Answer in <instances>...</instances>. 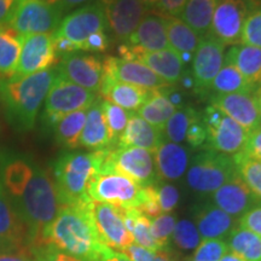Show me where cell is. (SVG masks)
I'll return each mask as SVG.
<instances>
[{
	"label": "cell",
	"mask_w": 261,
	"mask_h": 261,
	"mask_svg": "<svg viewBox=\"0 0 261 261\" xmlns=\"http://www.w3.org/2000/svg\"><path fill=\"white\" fill-rule=\"evenodd\" d=\"M91 205L92 200L61 205L56 218L42 232L40 244L52 246L83 261H97L104 244L98 240Z\"/></svg>",
	"instance_id": "6da1fadb"
},
{
	"label": "cell",
	"mask_w": 261,
	"mask_h": 261,
	"mask_svg": "<svg viewBox=\"0 0 261 261\" xmlns=\"http://www.w3.org/2000/svg\"><path fill=\"white\" fill-rule=\"evenodd\" d=\"M57 75L56 69H46L0 79V103L10 126L18 132H27L35 126L39 110Z\"/></svg>",
	"instance_id": "7a4b0ae2"
},
{
	"label": "cell",
	"mask_w": 261,
	"mask_h": 261,
	"mask_svg": "<svg viewBox=\"0 0 261 261\" xmlns=\"http://www.w3.org/2000/svg\"><path fill=\"white\" fill-rule=\"evenodd\" d=\"M12 204L27 231V246H39L42 232L54 221L61 208L55 182L50 175L34 166L27 188L19 197L12 200Z\"/></svg>",
	"instance_id": "3957f363"
},
{
	"label": "cell",
	"mask_w": 261,
	"mask_h": 261,
	"mask_svg": "<svg viewBox=\"0 0 261 261\" xmlns=\"http://www.w3.org/2000/svg\"><path fill=\"white\" fill-rule=\"evenodd\" d=\"M97 172L96 152H64L54 163L55 188L61 205L89 201V182Z\"/></svg>",
	"instance_id": "277c9868"
},
{
	"label": "cell",
	"mask_w": 261,
	"mask_h": 261,
	"mask_svg": "<svg viewBox=\"0 0 261 261\" xmlns=\"http://www.w3.org/2000/svg\"><path fill=\"white\" fill-rule=\"evenodd\" d=\"M96 173H119L126 175L142 188L160 181L154 154L139 148H108L97 150Z\"/></svg>",
	"instance_id": "5b68a950"
},
{
	"label": "cell",
	"mask_w": 261,
	"mask_h": 261,
	"mask_svg": "<svg viewBox=\"0 0 261 261\" xmlns=\"http://www.w3.org/2000/svg\"><path fill=\"white\" fill-rule=\"evenodd\" d=\"M236 174L232 156L203 149L194 158L187 179L194 191L213 194Z\"/></svg>",
	"instance_id": "8992f818"
},
{
	"label": "cell",
	"mask_w": 261,
	"mask_h": 261,
	"mask_svg": "<svg viewBox=\"0 0 261 261\" xmlns=\"http://www.w3.org/2000/svg\"><path fill=\"white\" fill-rule=\"evenodd\" d=\"M96 100V93L57 75L45 98L42 123L52 128L61 117L77 110H87Z\"/></svg>",
	"instance_id": "52a82bcc"
},
{
	"label": "cell",
	"mask_w": 261,
	"mask_h": 261,
	"mask_svg": "<svg viewBox=\"0 0 261 261\" xmlns=\"http://www.w3.org/2000/svg\"><path fill=\"white\" fill-rule=\"evenodd\" d=\"M202 121L207 130L204 149L228 156L243 151L249 132L240 123L212 106L205 108Z\"/></svg>",
	"instance_id": "ba28073f"
},
{
	"label": "cell",
	"mask_w": 261,
	"mask_h": 261,
	"mask_svg": "<svg viewBox=\"0 0 261 261\" xmlns=\"http://www.w3.org/2000/svg\"><path fill=\"white\" fill-rule=\"evenodd\" d=\"M143 188L135 180L119 173H94L87 194L94 202H103L120 208H137L142 201Z\"/></svg>",
	"instance_id": "9c48e42d"
},
{
	"label": "cell",
	"mask_w": 261,
	"mask_h": 261,
	"mask_svg": "<svg viewBox=\"0 0 261 261\" xmlns=\"http://www.w3.org/2000/svg\"><path fill=\"white\" fill-rule=\"evenodd\" d=\"M62 18L63 14L46 0H19L6 25L24 38L33 34H52Z\"/></svg>",
	"instance_id": "30bf717a"
},
{
	"label": "cell",
	"mask_w": 261,
	"mask_h": 261,
	"mask_svg": "<svg viewBox=\"0 0 261 261\" xmlns=\"http://www.w3.org/2000/svg\"><path fill=\"white\" fill-rule=\"evenodd\" d=\"M107 29V18L102 3L100 0H94L62 18L52 35L68 39L74 42L80 51V46L87 38L94 33L106 32Z\"/></svg>",
	"instance_id": "8fae6325"
},
{
	"label": "cell",
	"mask_w": 261,
	"mask_h": 261,
	"mask_svg": "<svg viewBox=\"0 0 261 261\" xmlns=\"http://www.w3.org/2000/svg\"><path fill=\"white\" fill-rule=\"evenodd\" d=\"M249 14L244 0H219L207 37L225 45L241 44V34Z\"/></svg>",
	"instance_id": "7c38bea8"
},
{
	"label": "cell",
	"mask_w": 261,
	"mask_h": 261,
	"mask_svg": "<svg viewBox=\"0 0 261 261\" xmlns=\"http://www.w3.org/2000/svg\"><path fill=\"white\" fill-rule=\"evenodd\" d=\"M107 18L108 29L116 40L128 41L149 8L140 0H100Z\"/></svg>",
	"instance_id": "4fadbf2b"
},
{
	"label": "cell",
	"mask_w": 261,
	"mask_h": 261,
	"mask_svg": "<svg viewBox=\"0 0 261 261\" xmlns=\"http://www.w3.org/2000/svg\"><path fill=\"white\" fill-rule=\"evenodd\" d=\"M225 60V45L213 38L201 39L192 58V79L194 90L198 94L208 93L212 84Z\"/></svg>",
	"instance_id": "5bb4252c"
},
{
	"label": "cell",
	"mask_w": 261,
	"mask_h": 261,
	"mask_svg": "<svg viewBox=\"0 0 261 261\" xmlns=\"http://www.w3.org/2000/svg\"><path fill=\"white\" fill-rule=\"evenodd\" d=\"M91 211L100 243L120 252L135 243L133 237L123 224L119 208L109 203L92 201Z\"/></svg>",
	"instance_id": "9a60e30c"
},
{
	"label": "cell",
	"mask_w": 261,
	"mask_h": 261,
	"mask_svg": "<svg viewBox=\"0 0 261 261\" xmlns=\"http://www.w3.org/2000/svg\"><path fill=\"white\" fill-rule=\"evenodd\" d=\"M57 73L65 80L77 86L99 93L103 80V63L92 55L74 54L63 56L58 62Z\"/></svg>",
	"instance_id": "2e32d148"
},
{
	"label": "cell",
	"mask_w": 261,
	"mask_h": 261,
	"mask_svg": "<svg viewBox=\"0 0 261 261\" xmlns=\"http://www.w3.org/2000/svg\"><path fill=\"white\" fill-rule=\"evenodd\" d=\"M60 57L55 50L52 34H33L23 38L21 55L15 75H29L50 69L58 64Z\"/></svg>",
	"instance_id": "e0dca14e"
},
{
	"label": "cell",
	"mask_w": 261,
	"mask_h": 261,
	"mask_svg": "<svg viewBox=\"0 0 261 261\" xmlns=\"http://www.w3.org/2000/svg\"><path fill=\"white\" fill-rule=\"evenodd\" d=\"M211 106L240 123L249 133L261 127V113L255 92L213 94Z\"/></svg>",
	"instance_id": "ac0fdd59"
},
{
	"label": "cell",
	"mask_w": 261,
	"mask_h": 261,
	"mask_svg": "<svg viewBox=\"0 0 261 261\" xmlns=\"http://www.w3.org/2000/svg\"><path fill=\"white\" fill-rule=\"evenodd\" d=\"M104 74L120 83L133 85L146 90H165L171 85L161 79L150 68L139 61H126L117 57H107L103 62Z\"/></svg>",
	"instance_id": "d6986e66"
},
{
	"label": "cell",
	"mask_w": 261,
	"mask_h": 261,
	"mask_svg": "<svg viewBox=\"0 0 261 261\" xmlns=\"http://www.w3.org/2000/svg\"><path fill=\"white\" fill-rule=\"evenodd\" d=\"M212 202L233 218L242 217L248 211L260 204L238 174L212 194Z\"/></svg>",
	"instance_id": "ffe728a7"
},
{
	"label": "cell",
	"mask_w": 261,
	"mask_h": 261,
	"mask_svg": "<svg viewBox=\"0 0 261 261\" xmlns=\"http://www.w3.org/2000/svg\"><path fill=\"white\" fill-rule=\"evenodd\" d=\"M99 93L104 100L116 104L127 112L136 113L149 99L152 90H146L129 84L120 83L109 75L103 74Z\"/></svg>",
	"instance_id": "44dd1931"
},
{
	"label": "cell",
	"mask_w": 261,
	"mask_h": 261,
	"mask_svg": "<svg viewBox=\"0 0 261 261\" xmlns=\"http://www.w3.org/2000/svg\"><path fill=\"white\" fill-rule=\"evenodd\" d=\"M162 142V130L150 125L137 113H130L126 128L117 142V146L144 149L151 154H155Z\"/></svg>",
	"instance_id": "7402d4cb"
},
{
	"label": "cell",
	"mask_w": 261,
	"mask_h": 261,
	"mask_svg": "<svg viewBox=\"0 0 261 261\" xmlns=\"http://www.w3.org/2000/svg\"><path fill=\"white\" fill-rule=\"evenodd\" d=\"M126 44L144 52H155L168 48L166 17L159 14L146 15Z\"/></svg>",
	"instance_id": "603a6c76"
},
{
	"label": "cell",
	"mask_w": 261,
	"mask_h": 261,
	"mask_svg": "<svg viewBox=\"0 0 261 261\" xmlns=\"http://www.w3.org/2000/svg\"><path fill=\"white\" fill-rule=\"evenodd\" d=\"M196 225L201 240H224L236 226L233 217L225 213L213 203L197 207L195 213Z\"/></svg>",
	"instance_id": "cb8c5ba5"
},
{
	"label": "cell",
	"mask_w": 261,
	"mask_h": 261,
	"mask_svg": "<svg viewBox=\"0 0 261 261\" xmlns=\"http://www.w3.org/2000/svg\"><path fill=\"white\" fill-rule=\"evenodd\" d=\"M136 61L145 64L171 86L180 83L184 75V63L171 47L155 52H140Z\"/></svg>",
	"instance_id": "d4e9b609"
},
{
	"label": "cell",
	"mask_w": 261,
	"mask_h": 261,
	"mask_svg": "<svg viewBox=\"0 0 261 261\" xmlns=\"http://www.w3.org/2000/svg\"><path fill=\"white\" fill-rule=\"evenodd\" d=\"M154 160L159 178L167 180L180 178L189 165L187 150L179 144L165 140L155 151Z\"/></svg>",
	"instance_id": "484cf974"
},
{
	"label": "cell",
	"mask_w": 261,
	"mask_h": 261,
	"mask_svg": "<svg viewBox=\"0 0 261 261\" xmlns=\"http://www.w3.org/2000/svg\"><path fill=\"white\" fill-rule=\"evenodd\" d=\"M80 145L92 151L113 148L100 100L97 99L87 109L86 121L80 137Z\"/></svg>",
	"instance_id": "4316f807"
},
{
	"label": "cell",
	"mask_w": 261,
	"mask_h": 261,
	"mask_svg": "<svg viewBox=\"0 0 261 261\" xmlns=\"http://www.w3.org/2000/svg\"><path fill=\"white\" fill-rule=\"evenodd\" d=\"M225 62L233 65L254 90L256 91L261 86V48L233 45L227 51Z\"/></svg>",
	"instance_id": "83f0119b"
},
{
	"label": "cell",
	"mask_w": 261,
	"mask_h": 261,
	"mask_svg": "<svg viewBox=\"0 0 261 261\" xmlns=\"http://www.w3.org/2000/svg\"><path fill=\"white\" fill-rule=\"evenodd\" d=\"M0 236L15 244L19 250L24 252V246H27V231L2 180H0Z\"/></svg>",
	"instance_id": "f1b7e54d"
},
{
	"label": "cell",
	"mask_w": 261,
	"mask_h": 261,
	"mask_svg": "<svg viewBox=\"0 0 261 261\" xmlns=\"http://www.w3.org/2000/svg\"><path fill=\"white\" fill-rule=\"evenodd\" d=\"M166 32L169 47L180 56L182 63H190L201 41L200 35L177 17H166Z\"/></svg>",
	"instance_id": "f546056e"
},
{
	"label": "cell",
	"mask_w": 261,
	"mask_h": 261,
	"mask_svg": "<svg viewBox=\"0 0 261 261\" xmlns=\"http://www.w3.org/2000/svg\"><path fill=\"white\" fill-rule=\"evenodd\" d=\"M120 210V208H119ZM123 224L133 237V242L152 252H165L151 233L150 218L137 208L120 210ZM166 253V252H165Z\"/></svg>",
	"instance_id": "4dcf8cb0"
},
{
	"label": "cell",
	"mask_w": 261,
	"mask_h": 261,
	"mask_svg": "<svg viewBox=\"0 0 261 261\" xmlns=\"http://www.w3.org/2000/svg\"><path fill=\"white\" fill-rule=\"evenodd\" d=\"M34 166L27 160L21 158H10L3 165L0 180L4 185L6 192L14 198L23 194L33 175Z\"/></svg>",
	"instance_id": "1f68e13d"
},
{
	"label": "cell",
	"mask_w": 261,
	"mask_h": 261,
	"mask_svg": "<svg viewBox=\"0 0 261 261\" xmlns=\"http://www.w3.org/2000/svg\"><path fill=\"white\" fill-rule=\"evenodd\" d=\"M175 110H177V108L173 106L171 100L168 99L165 89V91H152L149 99L136 113L150 125L156 127L160 130H163L169 117L174 114Z\"/></svg>",
	"instance_id": "d6a6232c"
},
{
	"label": "cell",
	"mask_w": 261,
	"mask_h": 261,
	"mask_svg": "<svg viewBox=\"0 0 261 261\" xmlns=\"http://www.w3.org/2000/svg\"><path fill=\"white\" fill-rule=\"evenodd\" d=\"M219 0H188L180 19L198 35H207Z\"/></svg>",
	"instance_id": "836d02e7"
},
{
	"label": "cell",
	"mask_w": 261,
	"mask_h": 261,
	"mask_svg": "<svg viewBox=\"0 0 261 261\" xmlns=\"http://www.w3.org/2000/svg\"><path fill=\"white\" fill-rule=\"evenodd\" d=\"M23 38L10 29L0 27V76H14L17 69Z\"/></svg>",
	"instance_id": "e575fe53"
},
{
	"label": "cell",
	"mask_w": 261,
	"mask_h": 261,
	"mask_svg": "<svg viewBox=\"0 0 261 261\" xmlns=\"http://www.w3.org/2000/svg\"><path fill=\"white\" fill-rule=\"evenodd\" d=\"M87 110H77L61 117L52 128L55 138L65 149H76L80 146V137L86 121Z\"/></svg>",
	"instance_id": "d590c367"
},
{
	"label": "cell",
	"mask_w": 261,
	"mask_h": 261,
	"mask_svg": "<svg viewBox=\"0 0 261 261\" xmlns=\"http://www.w3.org/2000/svg\"><path fill=\"white\" fill-rule=\"evenodd\" d=\"M228 250L246 261H261V237L247 228L234 226L227 237Z\"/></svg>",
	"instance_id": "8d00e7d4"
},
{
	"label": "cell",
	"mask_w": 261,
	"mask_h": 261,
	"mask_svg": "<svg viewBox=\"0 0 261 261\" xmlns=\"http://www.w3.org/2000/svg\"><path fill=\"white\" fill-rule=\"evenodd\" d=\"M211 91H214V94L255 92L252 85L244 79L243 75L233 65L228 63L223 64L219 73L213 80Z\"/></svg>",
	"instance_id": "74e56055"
},
{
	"label": "cell",
	"mask_w": 261,
	"mask_h": 261,
	"mask_svg": "<svg viewBox=\"0 0 261 261\" xmlns=\"http://www.w3.org/2000/svg\"><path fill=\"white\" fill-rule=\"evenodd\" d=\"M232 160L238 177L261 204V162L249 158L243 151L233 155Z\"/></svg>",
	"instance_id": "f35d334b"
},
{
	"label": "cell",
	"mask_w": 261,
	"mask_h": 261,
	"mask_svg": "<svg viewBox=\"0 0 261 261\" xmlns=\"http://www.w3.org/2000/svg\"><path fill=\"white\" fill-rule=\"evenodd\" d=\"M100 107H102L104 119H106L108 130H109L112 146L116 148L119 138L121 137L123 130L126 128L127 122H128L130 113L122 109L121 107L104 99L100 100Z\"/></svg>",
	"instance_id": "ab89813d"
},
{
	"label": "cell",
	"mask_w": 261,
	"mask_h": 261,
	"mask_svg": "<svg viewBox=\"0 0 261 261\" xmlns=\"http://www.w3.org/2000/svg\"><path fill=\"white\" fill-rule=\"evenodd\" d=\"M196 114H197V112L191 107H185L175 110L174 114L169 117L165 126V129H163L165 136L167 137L169 142L175 143V144L184 142L189 125H190L192 117Z\"/></svg>",
	"instance_id": "60d3db41"
},
{
	"label": "cell",
	"mask_w": 261,
	"mask_h": 261,
	"mask_svg": "<svg viewBox=\"0 0 261 261\" xmlns=\"http://www.w3.org/2000/svg\"><path fill=\"white\" fill-rule=\"evenodd\" d=\"M172 238L173 242L184 250L196 249L202 241L197 227L190 220H180L175 224Z\"/></svg>",
	"instance_id": "b9f144b4"
},
{
	"label": "cell",
	"mask_w": 261,
	"mask_h": 261,
	"mask_svg": "<svg viewBox=\"0 0 261 261\" xmlns=\"http://www.w3.org/2000/svg\"><path fill=\"white\" fill-rule=\"evenodd\" d=\"M150 225H151L152 236L166 252L169 248L173 231H174V217H172L171 214H161L159 217L150 218Z\"/></svg>",
	"instance_id": "7bdbcfd3"
},
{
	"label": "cell",
	"mask_w": 261,
	"mask_h": 261,
	"mask_svg": "<svg viewBox=\"0 0 261 261\" xmlns=\"http://www.w3.org/2000/svg\"><path fill=\"white\" fill-rule=\"evenodd\" d=\"M241 44L261 48V9L248 14L241 34Z\"/></svg>",
	"instance_id": "ee69618b"
},
{
	"label": "cell",
	"mask_w": 261,
	"mask_h": 261,
	"mask_svg": "<svg viewBox=\"0 0 261 261\" xmlns=\"http://www.w3.org/2000/svg\"><path fill=\"white\" fill-rule=\"evenodd\" d=\"M228 252V246L224 240H203L196 248L192 261H220Z\"/></svg>",
	"instance_id": "f6af8a7d"
},
{
	"label": "cell",
	"mask_w": 261,
	"mask_h": 261,
	"mask_svg": "<svg viewBox=\"0 0 261 261\" xmlns=\"http://www.w3.org/2000/svg\"><path fill=\"white\" fill-rule=\"evenodd\" d=\"M156 195H158L159 205L161 208L162 214H168L177 207L179 202V191L167 182H156L155 184Z\"/></svg>",
	"instance_id": "bcb514c9"
},
{
	"label": "cell",
	"mask_w": 261,
	"mask_h": 261,
	"mask_svg": "<svg viewBox=\"0 0 261 261\" xmlns=\"http://www.w3.org/2000/svg\"><path fill=\"white\" fill-rule=\"evenodd\" d=\"M32 255L34 261H83L70 254H67L57 248L46 244H40L34 248H31Z\"/></svg>",
	"instance_id": "7dc6e473"
},
{
	"label": "cell",
	"mask_w": 261,
	"mask_h": 261,
	"mask_svg": "<svg viewBox=\"0 0 261 261\" xmlns=\"http://www.w3.org/2000/svg\"><path fill=\"white\" fill-rule=\"evenodd\" d=\"M185 139H187L189 145L194 149L204 146L205 140H207V130H205L204 123L202 121V116L198 113L192 117Z\"/></svg>",
	"instance_id": "c3c4849f"
},
{
	"label": "cell",
	"mask_w": 261,
	"mask_h": 261,
	"mask_svg": "<svg viewBox=\"0 0 261 261\" xmlns=\"http://www.w3.org/2000/svg\"><path fill=\"white\" fill-rule=\"evenodd\" d=\"M188 0H159L154 9L163 17H180Z\"/></svg>",
	"instance_id": "681fc988"
},
{
	"label": "cell",
	"mask_w": 261,
	"mask_h": 261,
	"mask_svg": "<svg viewBox=\"0 0 261 261\" xmlns=\"http://www.w3.org/2000/svg\"><path fill=\"white\" fill-rule=\"evenodd\" d=\"M110 46L109 38H108L106 32H98L91 35L83 42L80 46V51H87V52H106Z\"/></svg>",
	"instance_id": "f907efd6"
},
{
	"label": "cell",
	"mask_w": 261,
	"mask_h": 261,
	"mask_svg": "<svg viewBox=\"0 0 261 261\" xmlns=\"http://www.w3.org/2000/svg\"><path fill=\"white\" fill-rule=\"evenodd\" d=\"M238 225L261 237V205L254 207L244 213L241 217Z\"/></svg>",
	"instance_id": "816d5d0a"
},
{
	"label": "cell",
	"mask_w": 261,
	"mask_h": 261,
	"mask_svg": "<svg viewBox=\"0 0 261 261\" xmlns=\"http://www.w3.org/2000/svg\"><path fill=\"white\" fill-rule=\"evenodd\" d=\"M243 152L249 158L261 162V127L249 133Z\"/></svg>",
	"instance_id": "f5cc1de1"
},
{
	"label": "cell",
	"mask_w": 261,
	"mask_h": 261,
	"mask_svg": "<svg viewBox=\"0 0 261 261\" xmlns=\"http://www.w3.org/2000/svg\"><path fill=\"white\" fill-rule=\"evenodd\" d=\"M48 4L54 5L55 8L60 10L62 14L68 15L71 10L74 9H79V6L89 4V3L92 2V0H46Z\"/></svg>",
	"instance_id": "db71d44e"
},
{
	"label": "cell",
	"mask_w": 261,
	"mask_h": 261,
	"mask_svg": "<svg viewBox=\"0 0 261 261\" xmlns=\"http://www.w3.org/2000/svg\"><path fill=\"white\" fill-rule=\"evenodd\" d=\"M19 0H0V27L8 24Z\"/></svg>",
	"instance_id": "11a10c76"
},
{
	"label": "cell",
	"mask_w": 261,
	"mask_h": 261,
	"mask_svg": "<svg viewBox=\"0 0 261 261\" xmlns=\"http://www.w3.org/2000/svg\"><path fill=\"white\" fill-rule=\"evenodd\" d=\"M97 261H132L123 252L112 249V248L103 246L100 248L99 255Z\"/></svg>",
	"instance_id": "9f6ffc18"
},
{
	"label": "cell",
	"mask_w": 261,
	"mask_h": 261,
	"mask_svg": "<svg viewBox=\"0 0 261 261\" xmlns=\"http://www.w3.org/2000/svg\"><path fill=\"white\" fill-rule=\"evenodd\" d=\"M0 261H34V257L29 256L27 253H11L0 254Z\"/></svg>",
	"instance_id": "6f0895ef"
},
{
	"label": "cell",
	"mask_w": 261,
	"mask_h": 261,
	"mask_svg": "<svg viewBox=\"0 0 261 261\" xmlns=\"http://www.w3.org/2000/svg\"><path fill=\"white\" fill-rule=\"evenodd\" d=\"M11 253H24L19 250L15 244L9 242L4 237L0 236V254H11Z\"/></svg>",
	"instance_id": "680465c9"
},
{
	"label": "cell",
	"mask_w": 261,
	"mask_h": 261,
	"mask_svg": "<svg viewBox=\"0 0 261 261\" xmlns=\"http://www.w3.org/2000/svg\"><path fill=\"white\" fill-rule=\"evenodd\" d=\"M220 261H246V260H244L243 257H241L240 255H237V254H234L228 250V252L221 257Z\"/></svg>",
	"instance_id": "91938a15"
},
{
	"label": "cell",
	"mask_w": 261,
	"mask_h": 261,
	"mask_svg": "<svg viewBox=\"0 0 261 261\" xmlns=\"http://www.w3.org/2000/svg\"><path fill=\"white\" fill-rule=\"evenodd\" d=\"M140 2H143L146 6H148L149 9H151V8H154V6L156 5V3H158L159 0H140Z\"/></svg>",
	"instance_id": "94428289"
},
{
	"label": "cell",
	"mask_w": 261,
	"mask_h": 261,
	"mask_svg": "<svg viewBox=\"0 0 261 261\" xmlns=\"http://www.w3.org/2000/svg\"><path fill=\"white\" fill-rule=\"evenodd\" d=\"M255 96H256L257 104H259V109H260V113H261V86L255 91Z\"/></svg>",
	"instance_id": "6125c7cd"
},
{
	"label": "cell",
	"mask_w": 261,
	"mask_h": 261,
	"mask_svg": "<svg viewBox=\"0 0 261 261\" xmlns=\"http://www.w3.org/2000/svg\"><path fill=\"white\" fill-rule=\"evenodd\" d=\"M246 3H249V4H253V5H257L260 4L261 0H244Z\"/></svg>",
	"instance_id": "be15d7a7"
}]
</instances>
